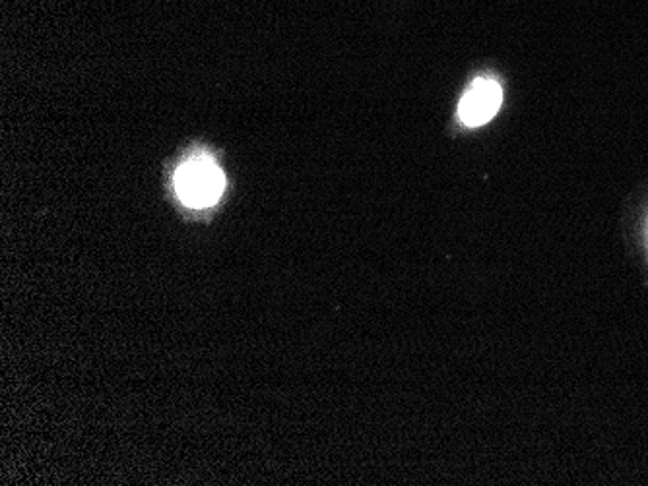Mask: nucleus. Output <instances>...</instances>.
Segmentation results:
<instances>
[{
  "label": "nucleus",
  "mask_w": 648,
  "mask_h": 486,
  "mask_svg": "<svg viewBox=\"0 0 648 486\" xmlns=\"http://www.w3.org/2000/svg\"><path fill=\"white\" fill-rule=\"evenodd\" d=\"M224 187V172L206 156L190 158L175 172V190L190 208H206L218 202Z\"/></svg>",
  "instance_id": "f257e3e1"
},
{
  "label": "nucleus",
  "mask_w": 648,
  "mask_h": 486,
  "mask_svg": "<svg viewBox=\"0 0 648 486\" xmlns=\"http://www.w3.org/2000/svg\"><path fill=\"white\" fill-rule=\"evenodd\" d=\"M501 88L493 80H478L460 103V119L468 127H480L499 111L501 107Z\"/></svg>",
  "instance_id": "f03ea898"
}]
</instances>
